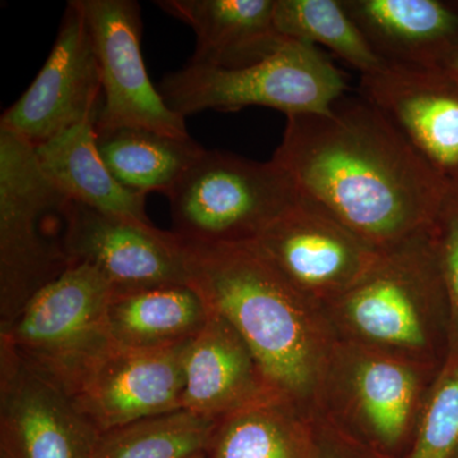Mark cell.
<instances>
[{
	"mask_svg": "<svg viewBox=\"0 0 458 458\" xmlns=\"http://www.w3.org/2000/svg\"><path fill=\"white\" fill-rule=\"evenodd\" d=\"M274 21L285 38L322 45L361 75L387 65L349 16L343 0H276Z\"/></svg>",
	"mask_w": 458,
	"mask_h": 458,
	"instance_id": "cell-23",
	"label": "cell"
},
{
	"mask_svg": "<svg viewBox=\"0 0 458 458\" xmlns=\"http://www.w3.org/2000/svg\"><path fill=\"white\" fill-rule=\"evenodd\" d=\"M156 4L194 30L197 49L190 64L245 68L288 40L276 27V0H159Z\"/></svg>",
	"mask_w": 458,
	"mask_h": 458,
	"instance_id": "cell-18",
	"label": "cell"
},
{
	"mask_svg": "<svg viewBox=\"0 0 458 458\" xmlns=\"http://www.w3.org/2000/svg\"><path fill=\"white\" fill-rule=\"evenodd\" d=\"M273 159L301 195L378 250L429 231L452 190L361 96L288 116Z\"/></svg>",
	"mask_w": 458,
	"mask_h": 458,
	"instance_id": "cell-1",
	"label": "cell"
},
{
	"mask_svg": "<svg viewBox=\"0 0 458 458\" xmlns=\"http://www.w3.org/2000/svg\"><path fill=\"white\" fill-rule=\"evenodd\" d=\"M68 201L41 170L35 147L0 129V328L71 267Z\"/></svg>",
	"mask_w": 458,
	"mask_h": 458,
	"instance_id": "cell-4",
	"label": "cell"
},
{
	"mask_svg": "<svg viewBox=\"0 0 458 458\" xmlns=\"http://www.w3.org/2000/svg\"><path fill=\"white\" fill-rule=\"evenodd\" d=\"M458 454V357L434 379L406 458H454Z\"/></svg>",
	"mask_w": 458,
	"mask_h": 458,
	"instance_id": "cell-25",
	"label": "cell"
},
{
	"mask_svg": "<svg viewBox=\"0 0 458 458\" xmlns=\"http://www.w3.org/2000/svg\"><path fill=\"white\" fill-rule=\"evenodd\" d=\"M271 394L278 393L267 384L242 337L210 311L183 352L181 410L218 420Z\"/></svg>",
	"mask_w": 458,
	"mask_h": 458,
	"instance_id": "cell-16",
	"label": "cell"
},
{
	"mask_svg": "<svg viewBox=\"0 0 458 458\" xmlns=\"http://www.w3.org/2000/svg\"><path fill=\"white\" fill-rule=\"evenodd\" d=\"M102 80L89 23L78 0L68 3L47 62L17 102L3 114L0 129L33 147L78 123L98 120Z\"/></svg>",
	"mask_w": 458,
	"mask_h": 458,
	"instance_id": "cell-11",
	"label": "cell"
},
{
	"mask_svg": "<svg viewBox=\"0 0 458 458\" xmlns=\"http://www.w3.org/2000/svg\"><path fill=\"white\" fill-rule=\"evenodd\" d=\"M430 237L447 295L448 358L458 357V190L452 189L443 201Z\"/></svg>",
	"mask_w": 458,
	"mask_h": 458,
	"instance_id": "cell-26",
	"label": "cell"
},
{
	"mask_svg": "<svg viewBox=\"0 0 458 458\" xmlns=\"http://www.w3.org/2000/svg\"><path fill=\"white\" fill-rule=\"evenodd\" d=\"M183 242L190 284L209 311L240 334L276 393L315 412L337 344L324 307L295 288L254 242Z\"/></svg>",
	"mask_w": 458,
	"mask_h": 458,
	"instance_id": "cell-2",
	"label": "cell"
},
{
	"mask_svg": "<svg viewBox=\"0 0 458 458\" xmlns=\"http://www.w3.org/2000/svg\"><path fill=\"white\" fill-rule=\"evenodd\" d=\"M343 4L387 65L442 68L458 47V2L343 0Z\"/></svg>",
	"mask_w": 458,
	"mask_h": 458,
	"instance_id": "cell-17",
	"label": "cell"
},
{
	"mask_svg": "<svg viewBox=\"0 0 458 458\" xmlns=\"http://www.w3.org/2000/svg\"><path fill=\"white\" fill-rule=\"evenodd\" d=\"M346 78L318 47L288 38L276 53L245 68L190 64L161 83L165 104L180 116L204 110L261 106L298 114H327L345 96Z\"/></svg>",
	"mask_w": 458,
	"mask_h": 458,
	"instance_id": "cell-6",
	"label": "cell"
},
{
	"mask_svg": "<svg viewBox=\"0 0 458 458\" xmlns=\"http://www.w3.org/2000/svg\"><path fill=\"white\" fill-rule=\"evenodd\" d=\"M89 23L102 80L96 132L148 129L190 137L185 117L172 111L148 75L141 55L140 8L132 0H78Z\"/></svg>",
	"mask_w": 458,
	"mask_h": 458,
	"instance_id": "cell-10",
	"label": "cell"
},
{
	"mask_svg": "<svg viewBox=\"0 0 458 458\" xmlns=\"http://www.w3.org/2000/svg\"><path fill=\"white\" fill-rule=\"evenodd\" d=\"M190 458H207V456H205V452H203V454H195V456Z\"/></svg>",
	"mask_w": 458,
	"mask_h": 458,
	"instance_id": "cell-29",
	"label": "cell"
},
{
	"mask_svg": "<svg viewBox=\"0 0 458 458\" xmlns=\"http://www.w3.org/2000/svg\"><path fill=\"white\" fill-rule=\"evenodd\" d=\"M441 369L337 342L318 410L388 458H406Z\"/></svg>",
	"mask_w": 458,
	"mask_h": 458,
	"instance_id": "cell-5",
	"label": "cell"
},
{
	"mask_svg": "<svg viewBox=\"0 0 458 458\" xmlns=\"http://www.w3.org/2000/svg\"><path fill=\"white\" fill-rule=\"evenodd\" d=\"M188 343L167 348L111 344L75 386V405L98 433L181 410Z\"/></svg>",
	"mask_w": 458,
	"mask_h": 458,
	"instance_id": "cell-13",
	"label": "cell"
},
{
	"mask_svg": "<svg viewBox=\"0 0 458 458\" xmlns=\"http://www.w3.org/2000/svg\"><path fill=\"white\" fill-rule=\"evenodd\" d=\"M210 318L191 284H170L114 293L107 328L114 344L131 348H167L194 339Z\"/></svg>",
	"mask_w": 458,
	"mask_h": 458,
	"instance_id": "cell-20",
	"label": "cell"
},
{
	"mask_svg": "<svg viewBox=\"0 0 458 458\" xmlns=\"http://www.w3.org/2000/svg\"><path fill=\"white\" fill-rule=\"evenodd\" d=\"M310 458H388L337 426L316 410L312 415V450Z\"/></svg>",
	"mask_w": 458,
	"mask_h": 458,
	"instance_id": "cell-27",
	"label": "cell"
},
{
	"mask_svg": "<svg viewBox=\"0 0 458 458\" xmlns=\"http://www.w3.org/2000/svg\"><path fill=\"white\" fill-rule=\"evenodd\" d=\"M113 294L98 270L72 264L0 328V346L72 394L113 344L107 328Z\"/></svg>",
	"mask_w": 458,
	"mask_h": 458,
	"instance_id": "cell-8",
	"label": "cell"
},
{
	"mask_svg": "<svg viewBox=\"0 0 458 458\" xmlns=\"http://www.w3.org/2000/svg\"><path fill=\"white\" fill-rule=\"evenodd\" d=\"M360 96L458 190V83L445 69L386 65L361 75Z\"/></svg>",
	"mask_w": 458,
	"mask_h": 458,
	"instance_id": "cell-15",
	"label": "cell"
},
{
	"mask_svg": "<svg viewBox=\"0 0 458 458\" xmlns=\"http://www.w3.org/2000/svg\"><path fill=\"white\" fill-rule=\"evenodd\" d=\"M312 415L271 394L216 421L207 458H310Z\"/></svg>",
	"mask_w": 458,
	"mask_h": 458,
	"instance_id": "cell-21",
	"label": "cell"
},
{
	"mask_svg": "<svg viewBox=\"0 0 458 458\" xmlns=\"http://www.w3.org/2000/svg\"><path fill=\"white\" fill-rule=\"evenodd\" d=\"M98 437L64 388L0 346V458H92Z\"/></svg>",
	"mask_w": 458,
	"mask_h": 458,
	"instance_id": "cell-14",
	"label": "cell"
},
{
	"mask_svg": "<svg viewBox=\"0 0 458 458\" xmlns=\"http://www.w3.org/2000/svg\"><path fill=\"white\" fill-rule=\"evenodd\" d=\"M95 122L78 123L35 147L41 170L69 200L132 221L152 223L147 195L123 188L98 147Z\"/></svg>",
	"mask_w": 458,
	"mask_h": 458,
	"instance_id": "cell-19",
	"label": "cell"
},
{
	"mask_svg": "<svg viewBox=\"0 0 458 458\" xmlns=\"http://www.w3.org/2000/svg\"><path fill=\"white\" fill-rule=\"evenodd\" d=\"M108 170L123 188L137 194H170L204 153L191 137L177 138L148 129L120 128L96 132Z\"/></svg>",
	"mask_w": 458,
	"mask_h": 458,
	"instance_id": "cell-22",
	"label": "cell"
},
{
	"mask_svg": "<svg viewBox=\"0 0 458 458\" xmlns=\"http://www.w3.org/2000/svg\"><path fill=\"white\" fill-rule=\"evenodd\" d=\"M216 419L185 410L99 433L92 458H190L207 450Z\"/></svg>",
	"mask_w": 458,
	"mask_h": 458,
	"instance_id": "cell-24",
	"label": "cell"
},
{
	"mask_svg": "<svg viewBox=\"0 0 458 458\" xmlns=\"http://www.w3.org/2000/svg\"><path fill=\"white\" fill-rule=\"evenodd\" d=\"M300 197L288 172L221 150H204L170 194L174 233L191 242H251Z\"/></svg>",
	"mask_w": 458,
	"mask_h": 458,
	"instance_id": "cell-7",
	"label": "cell"
},
{
	"mask_svg": "<svg viewBox=\"0 0 458 458\" xmlns=\"http://www.w3.org/2000/svg\"><path fill=\"white\" fill-rule=\"evenodd\" d=\"M454 458H458V454H456V457H454Z\"/></svg>",
	"mask_w": 458,
	"mask_h": 458,
	"instance_id": "cell-30",
	"label": "cell"
},
{
	"mask_svg": "<svg viewBox=\"0 0 458 458\" xmlns=\"http://www.w3.org/2000/svg\"><path fill=\"white\" fill-rule=\"evenodd\" d=\"M64 242L72 264L98 271L114 293L190 284L182 238L152 223L98 212L69 200Z\"/></svg>",
	"mask_w": 458,
	"mask_h": 458,
	"instance_id": "cell-12",
	"label": "cell"
},
{
	"mask_svg": "<svg viewBox=\"0 0 458 458\" xmlns=\"http://www.w3.org/2000/svg\"><path fill=\"white\" fill-rule=\"evenodd\" d=\"M251 242L321 306L354 285L382 251L301 194Z\"/></svg>",
	"mask_w": 458,
	"mask_h": 458,
	"instance_id": "cell-9",
	"label": "cell"
},
{
	"mask_svg": "<svg viewBox=\"0 0 458 458\" xmlns=\"http://www.w3.org/2000/svg\"><path fill=\"white\" fill-rule=\"evenodd\" d=\"M337 342L442 369L448 303L429 231L382 250L354 285L325 304Z\"/></svg>",
	"mask_w": 458,
	"mask_h": 458,
	"instance_id": "cell-3",
	"label": "cell"
},
{
	"mask_svg": "<svg viewBox=\"0 0 458 458\" xmlns=\"http://www.w3.org/2000/svg\"><path fill=\"white\" fill-rule=\"evenodd\" d=\"M442 69H445V71L447 72V73L450 74L451 77L458 83V47H456V50L451 54L450 57L445 60Z\"/></svg>",
	"mask_w": 458,
	"mask_h": 458,
	"instance_id": "cell-28",
	"label": "cell"
}]
</instances>
